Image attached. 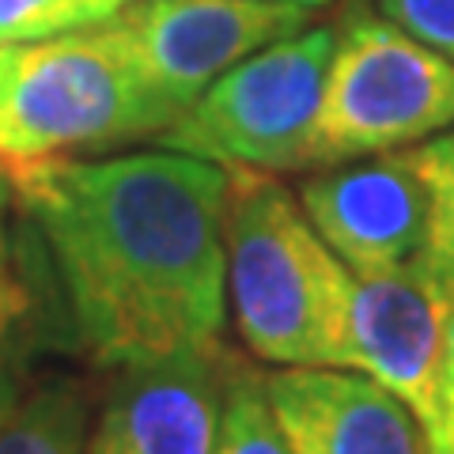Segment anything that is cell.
<instances>
[{"label":"cell","instance_id":"obj_1","mask_svg":"<svg viewBox=\"0 0 454 454\" xmlns=\"http://www.w3.org/2000/svg\"><path fill=\"white\" fill-rule=\"evenodd\" d=\"M4 170L95 364L129 367L216 345L231 170L175 148Z\"/></svg>","mask_w":454,"mask_h":454},{"label":"cell","instance_id":"obj_2","mask_svg":"<svg viewBox=\"0 0 454 454\" xmlns=\"http://www.w3.org/2000/svg\"><path fill=\"white\" fill-rule=\"evenodd\" d=\"M227 295L239 340L273 367H352V269L322 243L277 178L235 167Z\"/></svg>","mask_w":454,"mask_h":454},{"label":"cell","instance_id":"obj_3","mask_svg":"<svg viewBox=\"0 0 454 454\" xmlns=\"http://www.w3.org/2000/svg\"><path fill=\"white\" fill-rule=\"evenodd\" d=\"M175 118L118 20L0 46V167L160 137Z\"/></svg>","mask_w":454,"mask_h":454},{"label":"cell","instance_id":"obj_4","mask_svg":"<svg viewBox=\"0 0 454 454\" xmlns=\"http://www.w3.org/2000/svg\"><path fill=\"white\" fill-rule=\"evenodd\" d=\"M333 42L330 27H307L243 57L155 137L160 148L262 175L318 167L315 125Z\"/></svg>","mask_w":454,"mask_h":454},{"label":"cell","instance_id":"obj_5","mask_svg":"<svg viewBox=\"0 0 454 454\" xmlns=\"http://www.w3.org/2000/svg\"><path fill=\"white\" fill-rule=\"evenodd\" d=\"M454 125V61L379 16H352L333 42L315 125L318 167L424 145Z\"/></svg>","mask_w":454,"mask_h":454},{"label":"cell","instance_id":"obj_6","mask_svg":"<svg viewBox=\"0 0 454 454\" xmlns=\"http://www.w3.org/2000/svg\"><path fill=\"white\" fill-rule=\"evenodd\" d=\"M310 16L277 0H129L118 23L152 88L182 114L243 57L307 31Z\"/></svg>","mask_w":454,"mask_h":454},{"label":"cell","instance_id":"obj_7","mask_svg":"<svg viewBox=\"0 0 454 454\" xmlns=\"http://www.w3.org/2000/svg\"><path fill=\"white\" fill-rule=\"evenodd\" d=\"M450 315L454 300L420 258L382 273H364L352 284V367L413 409L432 454L447 435L439 372Z\"/></svg>","mask_w":454,"mask_h":454},{"label":"cell","instance_id":"obj_8","mask_svg":"<svg viewBox=\"0 0 454 454\" xmlns=\"http://www.w3.org/2000/svg\"><path fill=\"white\" fill-rule=\"evenodd\" d=\"M83 454H216L239 360L223 340L118 367Z\"/></svg>","mask_w":454,"mask_h":454},{"label":"cell","instance_id":"obj_9","mask_svg":"<svg viewBox=\"0 0 454 454\" xmlns=\"http://www.w3.org/2000/svg\"><path fill=\"white\" fill-rule=\"evenodd\" d=\"M300 205L352 277L413 262L428 223V193L409 152L330 163L300 186Z\"/></svg>","mask_w":454,"mask_h":454},{"label":"cell","instance_id":"obj_10","mask_svg":"<svg viewBox=\"0 0 454 454\" xmlns=\"http://www.w3.org/2000/svg\"><path fill=\"white\" fill-rule=\"evenodd\" d=\"M265 394L292 454H432L413 409L356 367H280Z\"/></svg>","mask_w":454,"mask_h":454},{"label":"cell","instance_id":"obj_11","mask_svg":"<svg viewBox=\"0 0 454 454\" xmlns=\"http://www.w3.org/2000/svg\"><path fill=\"white\" fill-rule=\"evenodd\" d=\"M91 394L80 379H50L16 405L0 428V454H83Z\"/></svg>","mask_w":454,"mask_h":454},{"label":"cell","instance_id":"obj_12","mask_svg":"<svg viewBox=\"0 0 454 454\" xmlns=\"http://www.w3.org/2000/svg\"><path fill=\"white\" fill-rule=\"evenodd\" d=\"M428 193V223L417 258L454 300V129L409 148Z\"/></svg>","mask_w":454,"mask_h":454},{"label":"cell","instance_id":"obj_13","mask_svg":"<svg viewBox=\"0 0 454 454\" xmlns=\"http://www.w3.org/2000/svg\"><path fill=\"white\" fill-rule=\"evenodd\" d=\"M129 0H0V46L42 42L118 20Z\"/></svg>","mask_w":454,"mask_h":454},{"label":"cell","instance_id":"obj_14","mask_svg":"<svg viewBox=\"0 0 454 454\" xmlns=\"http://www.w3.org/2000/svg\"><path fill=\"white\" fill-rule=\"evenodd\" d=\"M216 454H292L277 428L273 409H269L265 379L243 364L227 387Z\"/></svg>","mask_w":454,"mask_h":454},{"label":"cell","instance_id":"obj_15","mask_svg":"<svg viewBox=\"0 0 454 454\" xmlns=\"http://www.w3.org/2000/svg\"><path fill=\"white\" fill-rule=\"evenodd\" d=\"M38 318L35 277L20 254V243L12 239L4 216H0V360L16 364L23 345L31 340Z\"/></svg>","mask_w":454,"mask_h":454},{"label":"cell","instance_id":"obj_16","mask_svg":"<svg viewBox=\"0 0 454 454\" xmlns=\"http://www.w3.org/2000/svg\"><path fill=\"white\" fill-rule=\"evenodd\" d=\"M379 16L454 61V0H379Z\"/></svg>","mask_w":454,"mask_h":454},{"label":"cell","instance_id":"obj_17","mask_svg":"<svg viewBox=\"0 0 454 454\" xmlns=\"http://www.w3.org/2000/svg\"><path fill=\"white\" fill-rule=\"evenodd\" d=\"M439 409H443V424L454 420V315L447 318L443 337V372H439Z\"/></svg>","mask_w":454,"mask_h":454},{"label":"cell","instance_id":"obj_18","mask_svg":"<svg viewBox=\"0 0 454 454\" xmlns=\"http://www.w3.org/2000/svg\"><path fill=\"white\" fill-rule=\"evenodd\" d=\"M20 402H23V382H20L16 364H4V360H0V428H4L8 417L16 413Z\"/></svg>","mask_w":454,"mask_h":454},{"label":"cell","instance_id":"obj_19","mask_svg":"<svg viewBox=\"0 0 454 454\" xmlns=\"http://www.w3.org/2000/svg\"><path fill=\"white\" fill-rule=\"evenodd\" d=\"M8 197H12V178H8V170L0 167V208L8 205Z\"/></svg>","mask_w":454,"mask_h":454},{"label":"cell","instance_id":"obj_20","mask_svg":"<svg viewBox=\"0 0 454 454\" xmlns=\"http://www.w3.org/2000/svg\"><path fill=\"white\" fill-rule=\"evenodd\" d=\"M277 4H300V8L318 12V8H325V4H330V0H277Z\"/></svg>","mask_w":454,"mask_h":454}]
</instances>
